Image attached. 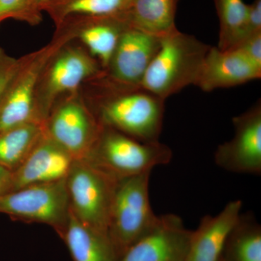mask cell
Here are the masks:
<instances>
[{
  "instance_id": "obj_16",
  "label": "cell",
  "mask_w": 261,
  "mask_h": 261,
  "mask_svg": "<svg viewBox=\"0 0 261 261\" xmlns=\"http://www.w3.org/2000/svg\"><path fill=\"white\" fill-rule=\"evenodd\" d=\"M63 24L74 29L75 39L82 41L105 72L122 32L128 27L120 15L69 18L61 25Z\"/></svg>"
},
{
  "instance_id": "obj_8",
  "label": "cell",
  "mask_w": 261,
  "mask_h": 261,
  "mask_svg": "<svg viewBox=\"0 0 261 261\" xmlns=\"http://www.w3.org/2000/svg\"><path fill=\"white\" fill-rule=\"evenodd\" d=\"M70 211L66 180L39 184L0 195V214L51 226L61 236Z\"/></svg>"
},
{
  "instance_id": "obj_14",
  "label": "cell",
  "mask_w": 261,
  "mask_h": 261,
  "mask_svg": "<svg viewBox=\"0 0 261 261\" xmlns=\"http://www.w3.org/2000/svg\"><path fill=\"white\" fill-rule=\"evenodd\" d=\"M261 67L236 49L220 50L211 47L206 55L196 87L206 92L229 88L260 80Z\"/></svg>"
},
{
  "instance_id": "obj_10",
  "label": "cell",
  "mask_w": 261,
  "mask_h": 261,
  "mask_svg": "<svg viewBox=\"0 0 261 261\" xmlns=\"http://www.w3.org/2000/svg\"><path fill=\"white\" fill-rule=\"evenodd\" d=\"M234 134L231 140L218 146L215 163L228 172L261 173V103L233 117Z\"/></svg>"
},
{
  "instance_id": "obj_6",
  "label": "cell",
  "mask_w": 261,
  "mask_h": 261,
  "mask_svg": "<svg viewBox=\"0 0 261 261\" xmlns=\"http://www.w3.org/2000/svg\"><path fill=\"white\" fill-rule=\"evenodd\" d=\"M65 44L46 65L36 92L37 116L45 123L56 101L65 92H75L84 81L106 72L99 62L82 48Z\"/></svg>"
},
{
  "instance_id": "obj_25",
  "label": "cell",
  "mask_w": 261,
  "mask_h": 261,
  "mask_svg": "<svg viewBox=\"0 0 261 261\" xmlns=\"http://www.w3.org/2000/svg\"><path fill=\"white\" fill-rule=\"evenodd\" d=\"M233 49H238L261 67V32L243 39Z\"/></svg>"
},
{
  "instance_id": "obj_29",
  "label": "cell",
  "mask_w": 261,
  "mask_h": 261,
  "mask_svg": "<svg viewBox=\"0 0 261 261\" xmlns=\"http://www.w3.org/2000/svg\"><path fill=\"white\" fill-rule=\"evenodd\" d=\"M219 261H227V260H226V259H225L224 257H223V255H222V256L220 257Z\"/></svg>"
},
{
  "instance_id": "obj_19",
  "label": "cell",
  "mask_w": 261,
  "mask_h": 261,
  "mask_svg": "<svg viewBox=\"0 0 261 261\" xmlns=\"http://www.w3.org/2000/svg\"><path fill=\"white\" fill-rule=\"evenodd\" d=\"M45 132V124L30 122L0 132V166L13 172L24 162Z\"/></svg>"
},
{
  "instance_id": "obj_12",
  "label": "cell",
  "mask_w": 261,
  "mask_h": 261,
  "mask_svg": "<svg viewBox=\"0 0 261 261\" xmlns=\"http://www.w3.org/2000/svg\"><path fill=\"white\" fill-rule=\"evenodd\" d=\"M161 43V38L127 27L111 57L106 76L117 83L140 86Z\"/></svg>"
},
{
  "instance_id": "obj_17",
  "label": "cell",
  "mask_w": 261,
  "mask_h": 261,
  "mask_svg": "<svg viewBox=\"0 0 261 261\" xmlns=\"http://www.w3.org/2000/svg\"><path fill=\"white\" fill-rule=\"evenodd\" d=\"M61 238L73 261H118L108 235L84 224L71 210Z\"/></svg>"
},
{
  "instance_id": "obj_13",
  "label": "cell",
  "mask_w": 261,
  "mask_h": 261,
  "mask_svg": "<svg viewBox=\"0 0 261 261\" xmlns=\"http://www.w3.org/2000/svg\"><path fill=\"white\" fill-rule=\"evenodd\" d=\"M75 159L44 132L27 159L11 173L9 191L65 179Z\"/></svg>"
},
{
  "instance_id": "obj_2",
  "label": "cell",
  "mask_w": 261,
  "mask_h": 261,
  "mask_svg": "<svg viewBox=\"0 0 261 261\" xmlns=\"http://www.w3.org/2000/svg\"><path fill=\"white\" fill-rule=\"evenodd\" d=\"M211 46L177 30L161 38V47L140 86L166 100L190 85H195Z\"/></svg>"
},
{
  "instance_id": "obj_7",
  "label": "cell",
  "mask_w": 261,
  "mask_h": 261,
  "mask_svg": "<svg viewBox=\"0 0 261 261\" xmlns=\"http://www.w3.org/2000/svg\"><path fill=\"white\" fill-rule=\"evenodd\" d=\"M65 180L73 214L84 224L108 235L113 196L119 180L85 160H75Z\"/></svg>"
},
{
  "instance_id": "obj_15",
  "label": "cell",
  "mask_w": 261,
  "mask_h": 261,
  "mask_svg": "<svg viewBox=\"0 0 261 261\" xmlns=\"http://www.w3.org/2000/svg\"><path fill=\"white\" fill-rule=\"evenodd\" d=\"M242 208V200L230 201L219 214L202 217L197 228L192 231L187 261H219Z\"/></svg>"
},
{
  "instance_id": "obj_28",
  "label": "cell",
  "mask_w": 261,
  "mask_h": 261,
  "mask_svg": "<svg viewBox=\"0 0 261 261\" xmlns=\"http://www.w3.org/2000/svg\"><path fill=\"white\" fill-rule=\"evenodd\" d=\"M47 2L48 0H35L36 4H37L38 8L42 12H43V8H44V5H46Z\"/></svg>"
},
{
  "instance_id": "obj_21",
  "label": "cell",
  "mask_w": 261,
  "mask_h": 261,
  "mask_svg": "<svg viewBox=\"0 0 261 261\" xmlns=\"http://www.w3.org/2000/svg\"><path fill=\"white\" fill-rule=\"evenodd\" d=\"M227 261H261V226L252 215L241 214L226 240Z\"/></svg>"
},
{
  "instance_id": "obj_3",
  "label": "cell",
  "mask_w": 261,
  "mask_h": 261,
  "mask_svg": "<svg viewBox=\"0 0 261 261\" xmlns=\"http://www.w3.org/2000/svg\"><path fill=\"white\" fill-rule=\"evenodd\" d=\"M75 39L73 28L57 29L53 40L34 53L22 57L20 64L0 101V132L23 123L39 120L36 111V92L46 65L65 44Z\"/></svg>"
},
{
  "instance_id": "obj_1",
  "label": "cell",
  "mask_w": 261,
  "mask_h": 261,
  "mask_svg": "<svg viewBox=\"0 0 261 261\" xmlns=\"http://www.w3.org/2000/svg\"><path fill=\"white\" fill-rule=\"evenodd\" d=\"M97 117L101 125L143 142H159L163 128L165 102L141 86H128L99 78Z\"/></svg>"
},
{
  "instance_id": "obj_26",
  "label": "cell",
  "mask_w": 261,
  "mask_h": 261,
  "mask_svg": "<svg viewBox=\"0 0 261 261\" xmlns=\"http://www.w3.org/2000/svg\"><path fill=\"white\" fill-rule=\"evenodd\" d=\"M259 32H261V0H255L252 4L248 5V15L243 40Z\"/></svg>"
},
{
  "instance_id": "obj_22",
  "label": "cell",
  "mask_w": 261,
  "mask_h": 261,
  "mask_svg": "<svg viewBox=\"0 0 261 261\" xmlns=\"http://www.w3.org/2000/svg\"><path fill=\"white\" fill-rule=\"evenodd\" d=\"M220 30L218 49L229 50L243 40L248 15L243 0H215Z\"/></svg>"
},
{
  "instance_id": "obj_27",
  "label": "cell",
  "mask_w": 261,
  "mask_h": 261,
  "mask_svg": "<svg viewBox=\"0 0 261 261\" xmlns=\"http://www.w3.org/2000/svg\"><path fill=\"white\" fill-rule=\"evenodd\" d=\"M11 172L0 166V195L9 191Z\"/></svg>"
},
{
  "instance_id": "obj_9",
  "label": "cell",
  "mask_w": 261,
  "mask_h": 261,
  "mask_svg": "<svg viewBox=\"0 0 261 261\" xmlns=\"http://www.w3.org/2000/svg\"><path fill=\"white\" fill-rule=\"evenodd\" d=\"M102 128L97 117L73 96L53 108L45 123L46 133L75 160L89 155Z\"/></svg>"
},
{
  "instance_id": "obj_24",
  "label": "cell",
  "mask_w": 261,
  "mask_h": 261,
  "mask_svg": "<svg viewBox=\"0 0 261 261\" xmlns=\"http://www.w3.org/2000/svg\"><path fill=\"white\" fill-rule=\"evenodd\" d=\"M20 61L21 58H13L0 47V101L5 89L18 70Z\"/></svg>"
},
{
  "instance_id": "obj_23",
  "label": "cell",
  "mask_w": 261,
  "mask_h": 261,
  "mask_svg": "<svg viewBox=\"0 0 261 261\" xmlns=\"http://www.w3.org/2000/svg\"><path fill=\"white\" fill-rule=\"evenodd\" d=\"M42 13L35 0H0V25L8 19L37 25L42 22Z\"/></svg>"
},
{
  "instance_id": "obj_5",
  "label": "cell",
  "mask_w": 261,
  "mask_h": 261,
  "mask_svg": "<svg viewBox=\"0 0 261 261\" xmlns=\"http://www.w3.org/2000/svg\"><path fill=\"white\" fill-rule=\"evenodd\" d=\"M151 172L119 180L108 225V237L118 261L157 222L149 199Z\"/></svg>"
},
{
  "instance_id": "obj_11",
  "label": "cell",
  "mask_w": 261,
  "mask_h": 261,
  "mask_svg": "<svg viewBox=\"0 0 261 261\" xmlns=\"http://www.w3.org/2000/svg\"><path fill=\"white\" fill-rule=\"evenodd\" d=\"M191 233L177 215H161L118 261H187Z\"/></svg>"
},
{
  "instance_id": "obj_20",
  "label": "cell",
  "mask_w": 261,
  "mask_h": 261,
  "mask_svg": "<svg viewBox=\"0 0 261 261\" xmlns=\"http://www.w3.org/2000/svg\"><path fill=\"white\" fill-rule=\"evenodd\" d=\"M132 0H48L43 8L56 28L65 20L81 17L121 15Z\"/></svg>"
},
{
  "instance_id": "obj_18",
  "label": "cell",
  "mask_w": 261,
  "mask_h": 261,
  "mask_svg": "<svg viewBox=\"0 0 261 261\" xmlns=\"http://www.w3.org/2000/svg\"><path fill=\"white\" fill-rule=\"evenodd\" d=\"M178 0H132L120 15L128 27L162 38L176 32Z\"/></svg>"
},
{
  "instance_id": "obj_4",
  "label": "cell",
  "mask_w": 261,
  "mask_h": 261,
  "mask_svg": "<svg viewBox=\"0 0 261 261\" xmlns=\"http://www.w3.org/2000/svg\"><path fill=\"white\" fill-rule=\"evenodd\" d=\"M172 158L171 149L160 141L140 142L102 126L95 145L84 160L116 179L121 180L152 172L157 166L168 164Z\"/></svg>"
}]
</instances>
